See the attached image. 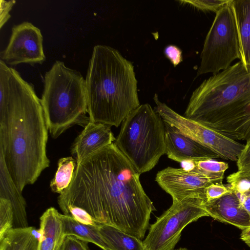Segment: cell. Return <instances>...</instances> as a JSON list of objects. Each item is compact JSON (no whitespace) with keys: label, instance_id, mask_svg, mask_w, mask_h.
<instances>
[{"label":"cell","instance_id":"26","mask_svg":"<svg viewBox=\"0 0 250 250\" xmlns=\"http://www.w3.org/2000/svg\"><path fill=\"white\" fill-rule=\"evenodd\" d=\"M63 214L71 216L77 221L88 225L98 226L92 217L83 209L73 206H68L61 209Z\"/></svg>","mask_w":250,"mask_h":250},{"label":"cell","instance_id":"11","mask_svg":"<svg viewBox=\"0 0 250 250\" xmlns=\"http://www.w3.org/2000/svg\"><path fill=\"white\" fill-rule=\"evenodd\" d=\"M155 181L172 197L173 202L185 198L205 195V189L213 183L211 180L186 168L168 167L159 171Z\"/></svg>","mask_w":250,"mask_h":250},{"label":"cell","instance_id":"8","mask_svg":"<svg viewBox=\"0 0 250 250\" xmlns=\"http://www.w3.org/2000/svg\"><path fill=\"white\" fill-rule=\"evenodd\" d=\"M204 195L193 196L173 202L172 205L151 224L143 241L146 250H173L183 229L200 218L209 216Z\"/></svg>","mask_w":250,"mask_h":250},{"label":"cell","instance_id":"2","mask_svg":"<svg viewBox=\"0 0 250 250\" xmlns=\"http://www.w3.org/2000/svg\"><path fill=\"white\" fill-rule=\"evenodd\" d=\"M48 129L33 86L0 61V152L21 192L49 166Z\"/></svg>","mask_w":250,"mask_h":250},{"label":"cell","instance_id":"27","mask_svg":"<svg viewBox=\"0 0 250 250\" xmlns=\"http://www.w3.org/2000/svg\"><path fill=\"white\" fill-rule=\"evenodd\" d=\"M87 243L73 236H66L57 250H89Z\"/></svg>","mask_w":250,"mask_h":250},{"label":"cell","instance_id":"6","mask_svg":"<svg viewBox=\"0 0 250 250\" xmlns=\"http://www.w3.org/2000/svg\"><path fill=\"white\" fill-rule=\"evenodd\" d=\"M165 136L164 121L145 104L124 120L114 143L141 174L151 170L166 154Z\"/></svg>","mask_w":250,"mask_h":250},{"label":"cell","instance_id":"32","mask_svg":"<svg viewBox=\"0 0 250 250\" xmlns=\"http://www.w3.org/2000/svg\"><path fill=\"white\" fill-rule=\"evenodd\" d=\"M240 239L250 248V227L242 230Z\"/></svg>","mask_w":250,"mask_h":250},{"label":"cell","instance_id":"5","mask_svg":"<svg viewBox=\"0 0 250 250\" xmlns=\"http://www.w3.org/2000/svg\"><path fill=\"white\" fill-rule=\"evenodd\" d=\"M47 128L56 139L74 125L85 126L90 121L85 79L80 72L57 61L46 72L41 99Z\"/></svg>","mask_w":250,"mask_h":250},{"label":"cell","instance_id":"23","mask_svg":"<svg viewBox=\"0 0 250 250\" xmlns=\"http://www.w3.org/2000/svg\"><path fill=\"white\" fill-rule=\"evenodd\" d=\"M228 186L238 197L250 216V171L238 170L227 178Z\"/></svg>","mask_w":250,"mask_h":250},{"label":"cell","instance_id":"14","mask_svg":"<svg viewBox=\"0 0 250 250\" xmlns=\"http://www.w3.org/2000/svg\"><path fill=\"white\" fill-rule=\"evenodd\" d=\"M209 216L242 230L250 227V216L237 195L232 191L216 200L206 202Z\"/></svg>","mask_w":250,"mask_h":250},{"label":"cell","instance_id":"18","mask_svg":"<svg viewBox=\"0 0 250 250\" xmlns=\"http://www.w3.org/2000/svg\"><path fill=\"white\" fill-rule=\"evenodd\" d=\"M60 216L63 223L64 237L73 236L87 242L93 243L103 250H111L101 234L98 225L84 224L77 221L71 216L63 214H61Z\"/></svg>","mask_w":250,"mask_h":250},{"label":"cell","instance_id":"9","mask_svg":"<svg viewBox=\"0 0 250 250\" xmlns=\"http://www.w3.org/2000/svg\"><path fill=\"white\" fill-rule=\"evenodd\" d=\"M155 111L164 122L208 148L222 159L236 162L245 145L213 128L181 115L154 97Z\"/></svg>","mask_w":250,"mask_h":250},{"label":"cell","instance_id":"7","mask_svg":"<svg viewBox=\"0 0 250 250\" xmlns=\"http://www.w3.org/2000/svg\"><path fill=\"white\" fill-rule=\"evenodd\" d=\"M229 3L216 13L205 39L197 76L216 74L229 67L235 60H240L238 35Z\"/></svg>","mask_w":250,"mask_h":250},{"label":"cell","instance_id":"4","mask_svg":"<svg viewBox=\"0 0 250 250\" xmlns=\"http://www.w3.org/2000/svg\"><path fill=\"white\" fill-rule=\"evenodd\" d=\"M85 84L90 122L118 127L140 105L132 62L111 47H94Z\"/></svg>","mask_w":250,"mask_h":250},{"label":"cell","instance_id":"12","mask_svg":"<svg viewBox=\"0 0 250 250\" xmlns=\"http://www.w3.org/2000/svg\"><path fill=\"white\" fill-rule=\"evenodd\" d=\"M166 154L179 163L219 158L208 148L201 145L165 122Z\"/></svg>","mask_w":250,"mask_h":250},{"label":"cell","instance_id":"3","mask_svg":"<svg viewBox=\"0 0 250 250\" xmlns=\"http://www.w3.org/2000/svg\"><path fill=\"white\" fill-rule=\"evenodd\" d=\"M184 116L229 138H250V73L239 61L204 80L192 92Z\"/></svg>","mask_w":250,"mask_h":250},{"label":"cell","instance_id":"29","mask_svg":"<svg viewBox=\"0 0 250 250\" xmlns=\"http://www.w3.org/2000/svg\"><path fill=\"white\" fill-rule=\"evenodd\" d=\"M238 170L250 171V138L247 141L236 161Z\"/></svg>","mask_w":250,"mask_h":250},{"label":"cell","instance_id":"21","mask_svg":"<svg viewBox=\"0 0 250 250\" xmlns=\"http://www.w3.org/2000/svg\"><path fill=\"white\" fill-rule=\"evenodd\" d=\"M77 165L73 157H62L59 160L57 171L50 183L52 192L61 194L69 186Z\"/></svg>","mask_w":250,"mask_h":250},{"label":"cell","instance_id":"17","mask_svg":"<svg viewBox=\"0 0 250 250\" xmlns=\"http://www.w3.org/2000/svg\"><path fill=\"white\" fill-rule=\"evenodd\" d=\"M60 214L55 208L50 207L40 217L41 238L38 250H57L64 237Z\"/></svg>","mask_w":250,"mask_h":250},{"label":"cell","instance_id":"13","mask_svg":"<svg viewBox=\"0 0 250 250\" xmlns=\"http://www.w3.org/2000/svg\"><path fill=\"white\" fill-rule=\"evenodd\" d=\"M115 138L107 125L89 121L73 142L71 153L78 164L104 147L114 143Z\"/></svg>","mask_w":250,"mask_h":250},{"label":"cell","instance_id":"15","mask_svg":"<svg viewBox=\"0 0 250 250\" xmlns=\"http://www.w3.org/2000/svg\"><path fill=\"white\" fill-rule=\"evenodd\" d=\"M0 198L11 203L14 213V228L28 226L26 201L17 188L6 167L2 153L0 152Z\"/></svg>","mask_w":250,"mask_h":250},{"label":"cell","instance_id":"16","mask_svg":"<svg viewBox=\"0 0 250 250\" xmlns=\"http://www.w3.org/2000/svg\"><path fill=\"white\" fill-rule=\"evenodd\" d=\"M236 22L241 58L240 61L250 73V0H230Z\"/></svg>","mask_w":250,"mask_h":250},{"label":"cell","instance_id":"30","mask_svg":"<svg viewBox=\"0 0 250 250\" xmlns=\"http://www.w3.org/2000/svg\"><path fill=\"white\" fill-rule=\"evenodd\" d=\"M164 53L174 67L182 61V51L176 45H169L167 46L165 48Z\"/></svg>","mask_w":250,"mask_h":250},{"label":"cell","instance_id":"1","mask_svg":"<svg viewBox=\"0 0 250 250\" xmlns=\"http://www.w3.org/2000/svg\"><path fill=\"white\" fill-rule=\"evenodd\" d=\"M140 174L114 143L77 164L69 186L58 197L60 209L80 208L97 223L142 240L156 209Z\"/></svg>","mask_w":250,"mask_h":250},{"label":"cell","instance_id":"22","mask_svg":"<svg viewBox=\"0 0 250 250\" xmlns=\"http://www.w3.org/2000/svg\"><path fill=\"white\" fill-rule=\"evenodd\" d=\"M188 163L191 170L204 175L214 183L222 184L224 173L229 168L228 164L213 159H206Z\"/></svg>","mask_w":250,"mask_h":250},{"label":"cell","instance_id":"19","mask_svg":"<svg viewBox=\"0 0 250 250\" xmlns=\"http://www.w3.org/2000/svg\"><path fill=\"white\" fill-rule=\"evenodd\" d=\"M33 227L13 228L0 238V250H38L40 240Z\"/></svg>","mask_w":250,"mask_h":250},{"label":"cell","instance_id":"33","mask_svg":"<svg viewBox=\"0 0 250 250\" xmlns=\"http://www.w3.org/2000/svg\"><path fill=\"white\" fill-rule=\"evenodd\" d=\"M189 250L186 248H180L179 249H176V250Z\"/></svg>","mask_w":250,"mask_h":250},{"label":"cell","instance_id":"10","mask_svg":"<svg viewBox=\"0 0 250 250\" xmlns=\"http://www.w3.org/2000/svg\"><path fill=\"white\" fill-rule=\"evenodd\" d=\"M0 58L11 65L42 63L45 56L40 29L28 21L14 25L7 46L0 52Z\"/></svg>","mask_w":250,"mask_h":250},{"label":"cell","instance_id":"28","mask_svg":"<svg viewBox=\"0 0 250 250\" xmlns=\"http://www.w3.org/2000/svg\"><path fill=\"white\" fill-rule=\"evenodd\" d=\"M230 191L227 185L212 183L205 189L206 201L209 202L220 198Z\"/></svg>","mask_w":250,"mask_h":250},{"label":"cell","instance_id":"20","mask_svg":"<svg viewBox=\"0 0 250 250\" xmlns=\"http://www.w3.org/2000/svg\"><path fill=\"white\" fill-rule=\"evenodd\" d=\"M98 229L111 250H146L141 240L117 228L99 223Z\"/></svg>","mask_w":250,"mask_h":250},{"label":"cell","instance_id":"24","mask_svg":"<svg viewBox=\"0 0 250 250\" xmlns=\"http://www.w3.org/2000/svg\"><path fill=\"white\" fill-rule=\"evenodd\" d=\"M14 228V213L11 202L0 198V238Z\"/></svg>","mask_w":250,"mask_h":250},{"label":"cell","instance_id":"25","mask_svg":"<svg viewBox=\"0 0 250 250\" xmlns=\"http://www.w3.org/2000/svg\"><path fill=\"white\" fill-rule=\"evenodd\" d=\"M179 1L188 4L203 11H211L216 13L227 5L229 0H183Z\"/></svg>","mask_w":250,"mask_h":250},{"label":"cell","instance_id":"31","mask_svg":"<svg viewBox=\"0 0 250 250\" xmlns=\"http://www.w3.org/2000/svg\"><path fill=\"white\" fill-rule=\"evenodd\" d=\"M15 0H0V28L7 22L11 16L9 12L16 3Z\"/></svg>","mask_w":250,"mask_h":250}]
</instances>
